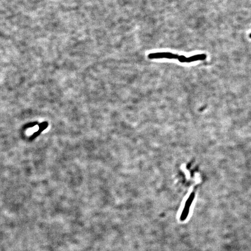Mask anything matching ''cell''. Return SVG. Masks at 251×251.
<instances>
[{
    "label": "cell",
    "mask_w": 251,
    "mask_h": 251,
    "mask_svg": "<svg viewBox=\"0 0 251 251\" xmlns=\"http://www.w3.org/2000/svg\"><path fill=\"white\" fill-rule=\"evenodd\" d=\"M207 58V54H196L190 57H187L184 55H180L178 60L182 63H190L197 61H203Z\"/></svg>",
    "instance_id": "obj_3"
},
{
    "label": "cell",
    "mask_w": 251,
    "mask_h": 251,
    "mask_svg": "<svg viewBox=\"0 0 251 251\" xmlns=\"http://www.w3.org/2000/svg\"><path fill=\"white\" fill-rule=\"evenodd\" d=\"M194 197H195V193L194 192H192L187 200L185 204L183 210L182 214L180 216V220L181 221H185L187 219L189 213V209L192 202L194 200Z\"/></svg>",
    "instance_id": "obj_2"
},
{
    "label": "cell",
    "mask_w": 251,
    "mask_h": 251,
    "mask_svg": "<svg viewBox=\"0 0 251 251\" xmlns=\"http://www.w3.org/2000/svg\"><path fill=\"white\" fill-rule=\"evenodd\" d=\"M249 37L251 38V33L249 34Z\"/></svg>",
    "instance_id": "obj_4"
},
{
    "label": "cell",
    "mask_w": 251,
    "mask_h": 251,
    "mask_svg": "<svg viewBox=\"0 0 251 251\" xmlns=\"http://www.w3.org/2000/svg\"><path fill=\"white\" fill-rule=\"evenodd\" d=\"M180 55L169 52H159L150 53L148 54L149 59H168L178 60Z\"/></svg>",
    "instance_id": "obj_1"
}]
</instances>
